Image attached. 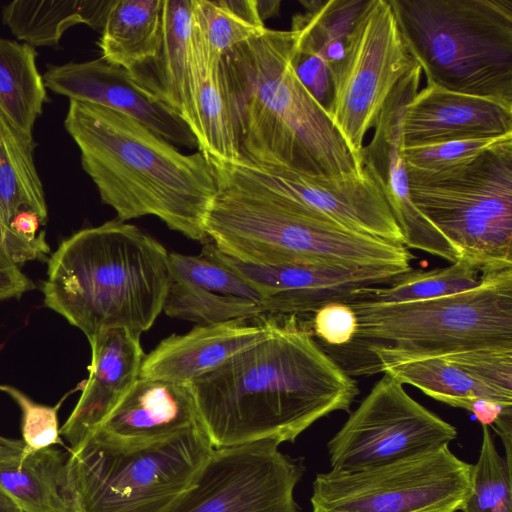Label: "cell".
<instances>
[{"instance_id":"28","label":"cell","mask_w":512,"mask_h":512,"mask_svg":"<svg viewBox=\"0 0 512 512\" xmlns=\"http://www.w3.org/2000/svg\"><path fill=\"white\" fill-rule=\"evenodd\" d=\"M36 143L0 109V220L7 226L22 210L48 220L44 189L34 162ZM10 227V226H9Z\"/></svg>"},{"instance_id":"39","label":"cell","mask_w":512,"mask_h":512,"mask_svg":"<svg viewBox=\"0 0 512 512\" xmlns=\"http://www.w3.org/2000/svg\"><path fill=\"white\" fill-rule=\"evenodd\" d=\"M310 324L314 335L325 344L337 348L350 345L358 327L355 311L343 302L323 305L313 313Z\"/></svg>"},{"instance_id":"27","label":"cell","mask_w":512,"mask_h":512,"mask_svg":"<svg viewBox=\"0 0 512 512\" xmlns=\"http://www.w3.org/2000/svg\"><path fill=\"white\" fill-rule=\"evenodd\" d=\"M112 1L15 0L1 10L12 34L32 47L56 46L64 32L85 24L102 31Z\"/></svg>"},{"instance_id":"29","label":"cell","mask_w":512,"mask_h":512,"mask_svg":"<svg viewBox=\"0 0 512 512\" xmlns=\"http://www.w3.org/2000/svg\"><path fill=\"white\" fill-rule=\"evenodd\" d=\"M36 57L34 47L0 38V109L29 137L48 101Z\"/></svg>"},{"instance_id":"7","label":"cell","mask_w":512,"mask_h":512,"mask_svg":"<svg viewBox=\"0 0 512 512\" xmlns=\"http://www.w3.org/2000/svg\"><path fill=\"white\" fill-rule=\"evenodd\" d=\"M348 304L358 321L348 346L365 349L372 373L390 364L449 352L512 348V267L485 272L475 288L448 296Z\"/></svg>"},{"instance_id":"5","label":"cell","mask_w":512,"mask_h":512,"mask_svg":"<svg viewBox=\"0 0 512 512\" xmlns=\"http://www.w3.org/2000/svg\"><path fill=\"white\" fill-rule=\"evenodd\" d=\"M171 280L165 247L139 227L111 220L61 242L42 292L45 306L89 341L113 328L141 336L163 311Z\"/></svg>"},{"instance_id":"20","label":"cell","mask_w":512,"mask_h":512,"mask_svg":"<svg viewBox=\"0 0 512 512\" xmlns=\"http://www.w3.org/2000/svg\"><path fill=\"white\" fill-rule=\"evenodd\" d=\"M196 426L202 424L190 384L139 377L91 435L133 447Z\"/></svg>"},{"instance_id":"15","label":"cell","mask_w":512,"mask_h":512,"mask_svg":"<svg viewBox=\"0 0 512 512\" xmlns=\"http://www.w3.org/2000/svg\"><path fill=\"white\" fill-rule=\"evenodd\" d=\"M204 245L262 296L268 314H313L327 303L357 301L365 289L390 285L405 273L394 268L256 265L222 253L211 242Z\"/></svg>"},{"instance_id":"3","label":"cell","mask_w":512,"mask_h":512,"mask_svg":"<svg viewBox=\"0 0 512 512\" xmlns=\"http://www.w3.org/2000/svg\"><path fill=\"white\" fill-rule=\"evenodd\" d=\"M64 127L80 151L83 170L117 220L155 216L171 230L210 243L204 225L218 181L204 154L182 153L126 114L73 99Z\"/></svg>"},{"instance_id":"25","label":"cell","mask_w":512,"mask_h":512,"mask_svg":"<svg viewBox=\"0 0 512 512\" xmlns=\"http://www.w3.org/2000/svg\"><path fill=\"white\" fill-rule=\"evenodd\" d=\"M193 0H163L162 42L158 54L128 71L156 99L179 114L189 125V44Z\"/></svg>"},{"instance_id":"24","label":"cell","mask_w":512,"mask_h":512,"mask_svg":"<svg viewBox=\"0 0 512 512\" xmlns=\"http://www.w3.org/2000/svg\"><path fill=\"white\" fill-rule=\"evenodd\" d=\"M64 456L53 447L35 450L0 436V488L24 512H74Z\"/></svg>"},{"instance_id":"26","label":"cell","mask_w":512,"mask_h":512,"mask_svg":"<svg viewBox=\"0 0 512 512\" xmlns=\"http://www.w3.org/2000/svg\"><path fill=\"white\" fill-rule=\"evenodd\" d=\"M163 0L111 2L98 46L102 59L131 71L152 60L162 42Z\"/></svg>"},{"instance_id":"32","label":"cell","mask_w":512,"mask_h":512,"mask_svg":"<svg viewBox=\"0 0 512 512\" xmlns=\"http://www.w3.org/2000/svg\"><path fill=\"white\" fill-rule=\"evenodd\" d=\"M192 15L209 49L220 57L266 29L257 0H193Z\"/></svg>"},{"instance_id":"22","label":"cell","mask_w":512,"mask_h":512,"mask_svg":"<svg viewBox=\"0 0 512 512\" xmlns=\"http://www.w3.org/2000/svg\"><path fill=\"white\" fill-rule=\"evenodd\" d=\"M512 134V109L489 99L427 85L407 104L404 147Z\"/></svg>"},{"instance_id":"14","label":"cell","mask_w":512,"mask_h":512,"mask_svg":"<svg viewBox=\"0 0 512 512\" xmlns=\"http://www.w3.org/2000/svg\"><path fill=\"white\" fill-rule=\"evenodd\" d=\"M422 70L417 65L394 88L362 149V166L380 186L407 248L454 263L461 257L442 233L414 206L404 156L403 121L407 104L417 94Z\"/></svg>"},{"instance_id":"11","label":"cell","mask_w":512,"mask_h":512,"mask_svg":"<svg viewBox=\"0 0 512 512\" xmlns=\"http://www.w3.org/2000/svg\"><path fill=\"white\" fill-rule=\"evenodd\" d=\"M417 65L389 0H368L348 36L344 57L332 68L328 111L361 165L367 131L376 125L397 84Z\"/></svg>"},{"instance_id":"36","label":"cell","mask_w":512,"mask_h":512,"mask_svg":"<svg viewBox=\"0 0 512 512\" xmlns=\"http://www.w3.org/2000/svg\"><path fill=\"white\" fill-rule=\"evenodd\" d=\"M510 139L512 134L495 138L404 147V156L409 169L428 173L443 172L468 164L484 152Z\"/></svg>"},{"instance_id":"9","label":"cell","mask_w":512,"mask_h":512,"mask_svg":"<svg viewBox=\"0 0 512 512\" xmlns=\"http://www.w3.org/2000/svg\"><path fill=\"white\" fill-rule=\"evenodd\" d=\"M407 174L414 206L461 258L482 273L512 267V139L454 169Z\"/></svg>"},{"instance_id":"34","label":"cell","mask_w":512,"mask_h":512,"mask_svg":"<svg viewBox=\"0 0 512 512\" xmlns=\"http://www.w3.org/2000/svg\"><path fill=\"white\" fill-rule=\"evenodd\" d=\"M511 460L496 448L489 426L482 425L479 456L472 464L471 490L462 512H512Z\"/></svg>"},{"instance_id":"1","label":"cell","mask_w":512,"mask_h":512,"mask_svg":"<svg viewBox=\"0 0 512 512\" xmlns=\"http://www.w3.org/2000/svg\"><path fill=\"white\" fill-rule=\"evenodd\" d=\"M298 316L284 315L269 337L190 383L214 449L294 442L321 418L350 412L357 383Z\"/></svg>"},{"instance_id":"31","label":"cell","mask_w":512,"mask_h":512,"mask_svg":"<svg viewBox=\"0 0 512 512\" xmlns=\"http://www.w3.org/2000/svg\"><path fill=\"white\" fill-rule=\"evenodd\" d=\"M482 276L477 266L460 258L444 268L411 269L390 285L367 288L357 302L396 304L448 296L475 288Z\"/></svg>"},{"instance_id":"12","label":"cell","mask_w":512,"mask_h":512,"mask_svg":"<svg viewBox=\"0 0 512 512\" xmlns=\"http://www.w3.org/2000/svg\"><path fill=\"white\" fill-rule=\"evenodd\" d=\"M457 429L384 373L328 441L332 469L361 470L449 445Z\"/></svg>"},{"instance_id":"43","label":"cell","mask_w":512,"mask_h":512,"mask_svg":"<svg viewBox=\"0 0 512 512\" xmlns=\"http://www.w3.org/2000/svg\"><path fill=\"white\" fill-rule=\"evenodd\" d=\"M281 2L279 0L259 1L257 0V9L260 18L264 22L278 14Z\"/></svg>"},{"instance_id":"44","label":"cell","mask_w":512,"mask_h":512,"mask_svg":"<svg viewBox=\"0 0 512 512\" xmlns=\"http://www.w3.org/2000/svg\"><path fill=\"white\" fill-rule=\"evenodd\" d=\"M0 512H24L2 488H0Z\"/></svg>"},{"instance_id":"37","label":"cell","mask_w":512,"mask_h":512,"mask_svg":"<svg viewBox=\"0 0 512 512\" xmlns=\"http://www.w3.org/2000/svg\"><path fill=\"white\" fill-rule=\"evenodd\" d=\"M0 391L10 396L19 406L22 414V441L32 449H43L62 444L56 406L36 403L25 393L7 384H0Z\"/></svg>"},{"instance_id":"40","label":"cell","mask_w":512,"mask_h":512,"mask_svg":"<svg viewBox=\"0 0 512 512\" xmlns=\"http://www.w3.org/2000/svg\"><path fill=\"white\" fill-rule=\"evenodd\" d=\"M0 250L18 266L36 259H46L50 247L45 238V231H40L33 240H28L0 220Z\"/></svg>"},{"instance_id":"21","label":"cell","mask_w":512,"mask_h":512,"mask_svg":"<svg viewBox=\"0 0 512 512\" xmlns=\"http://www.w3.org/2000/svg\"><path fill=\"white\" fill-rule=\"evenodd\" d=\"M89 343V377L75 408L60 428L69 449L85 441L137 381L146 356L140 335L125 328L103 330Z\"/></svg>"},{"instance_id":"19","label":"cell","mask_w":512,"mask_h":512,"mask_svg":"<svg viewBox=\"0 0 512 512\" xmlns=\"http://www.w3.org/2000/svg\"><path fill=\"white\" fill-rule=\"evenodd\" d=\"M283 317L260 314L197 325L186 334H172L145 356L139 377L190 384L240 351L269 337Z\"/></svg>"},{"instance_id":"41","label":"cell","mask_w":512,"mask_h":512,"mask_svg":"<svg viewBox=\"0 0 512 512\" xmlns=\"http://www.w3.org/2000/svg\"><path fill=\"white\" fill-rule=\"evenodd\" d=\"M34 288L33 281L0 250V300L18 298Z\"/></svg>"},{"instance_id":"38","label":"cell","mask_w":512,"mask_h":512,"mask_svg":"<svg viewBox=\"0 0 512 512\" xmlns=\"http://www.w3.org/2000/svg\"><path fill=\"white\" fill-rule=\"evenodd\" d=\"M291 63L300 82L328 113L333 99V76L330 65L318 53L298 44L295 36Z\"/></svg>"},{"instance_id":"10","label":"cell","mask_w":512,"mask_h":512,"mask_svg":"<svg viewBox=\"0 0 512 512\" xmlns=\"http://www.w3.org/2000/svg\"><path fill=\"white\" fill-rule=\"evenodd\" d=\"M471 473L449 445L361 470L331 468L313 481L312 512H458Z\"/></svg>"},{"instance_id":"35","label":"cell","mask_w":512,"mask_h":512,"mask_svg":"<svg viewBox=\"0 0 512 512\" xmlns=\"http://www.w3.org/2000/svg\"><path fill=\"white\" fill-rule=\"evenodd\" d=\"M172 281L219 294L237 296L257 303L263 301L243 278L216 258L204 245L197 256L168 253Z\"/></svg>"},{"instance_id":"17","label":"cell","mask_w":512,"mask_h":512,"mask_svg":"<svg viewBox=\"0 0 512 512\" xmlns=\"http://www.w3.org/2000/svg\"><path fill=\"white\" fill-rule=\"evenodd\" d=\"M46 89L73 100L126 114L175 146L198 147L186 121L149 94L122 67L102 58L49 65L42 75Z\"/></svg>"},{"instance_id":"2","label":"cell","mask_w":512,"mask_h":512,"mask_svg":"<svg viewBox=\"0 0 512 512\" xmlns=\"http://www.w3.org/2000/svg\"><path fill=\"white\" fill-rule=\"evenodd\" d=\"M291 30L265 31L222 58L238 164L323 179L364 173L328 113L298 79Z\"/></svg>"},{"instance_id":"18","label":"cell","mask_w":512,"mask_h":512,"mask_svg":"<svg viewBox=\"0 0 512 512\" xmlns=\"http://www.w3.org/2000/svg\"><path fill=\"white\" fill-rule=\"evenodd\" d=\"M380 372L452 407L467 410L476 399L512 407V348L449 352L390 364Z\"/></svg>"},{"instance_id":"30","label":"cell","mask_w":512,"mask_h":512,"mask_svg":"<svg viewBox=\"0 0 512 512\" xmlns=\"http://www.w3.org/2000/svg\"><path fill=\"white\" fill-rule=\"evenodd\" d=\"M368 0L300 1L305 8L292 18L298 44L318 53L333 68L345 54L348 36Z\"/></svg>"},{"instance_id":"16","label":"cell","mask_w":512,"mask_h":512,"mask_svg":"<svg viewBox=\"0 0 512 512\" xmlns=\"http://www.w3.org/2000/svg\"><path fill=\"white\" fill-rule=\"evenodd\" d=\"M235 164L276 193L351 230L404 245L401 230L380 186L364 168L359 177L331 180L282 168Z\"/></svg>"},{"instance_id":"8","label":"cell","mask_w":512,"mask_h":512,"mask_svg":"<svg viewBox=\"0 0 512 512\" xmlns=\"http://www.w3.org/2000/svg\"><path fill=\"white\" fill-rule=\"evenodd\" d=\"M214 448L202 426L125 447L91 435L69 449L66 478L74 512H171Z\"/></svg>"},{"instance_id":"4","label":"cell","mask_w":512,"mask_h":512,"mask_svg":"<svg viewBox=\"0 0 512 512\" xmlns=\"http://www.w3.org/2000/svg\"><path fill=\"white\" fill-rule=\"evenodd\" d=\"M218 190L205 220L222 253L256 265L307 264L410 271L409 249L351 230L248 175L235 163H212Z\"/></svg>"},{"instance_id":"33","label":"cell","mask_w":512,"mask_h":512,"mask_svg":"<svg viewBox=\"0 0 512 512\" xmlns=\"http://www.w3.org/2000/svg\"><path fill=\"white\" fill-rule=\"evenodd\" d=\"M163 311L169 317L193 321L198 325L268 314L262 303L190 287L172 280Z\"/></svg>"},{"instance_id":"6","label":"cell","mask_w":512,"mask_h":512,"mask_svg":"<svg viewBox=\"0 0 512 512\" xmlns=\"http://www.w3.org/2000/svg\"><path fill=\"white\" fill-rule=\"evenodd\" d=\"M427 85L512 109V0H389Z\"/></svg>"},{"instance_id":"23","label":"cell","mask_w":512,"mask_h":512,"mask_svg":"<svg viewBox=\"0 0 512 512\" xmlns=\"http://www.w3.org/2000/svg\"><path fill=\"white\" fill-rule=\"evenodd\" d=\"M222 58L209 49L192 15L189 126L197 139L198 150L215 164L237 163L239 159Z\"/></svg>"},{"instance_id":"13","label":"cell","mask_w":512,"mask_h":512,"mask_svg":"<svg viewBox=\"0 0 512 512\" xmlns=\"http://www.w3.org/2000/svg\"><path fill=\"white\" fill-rule=\"evenodd\" d=\"M279 445L262 440L214 449L171 512H300L294 492L305 468Z\"/></svg>"},{"instance_id":"42","label":"cell","mask_w":512,"mask_h":512,"mask_svg":"<svg viewBox=\"0 0 512 512\" xmlns=\"http://www.w3.org/2000/svg\"><path fill=\"white\" fill-rule=\"evenodd\" d=\"M40 225H42V222L35 212L22 210L12 218L9 226L21 237L33 240L39 234Z\"/></svg>"}]
</instances>
